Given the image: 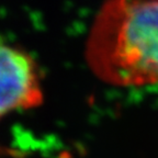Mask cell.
Instances as JSON below:
<instances>
[{
	"instance_id": "1",
	"label": "cell",
	"mask_w": 158,
	"mask_h": 158,
	"mask_svg": "<svg viewBox=\"0 0 158 158\" xmlns=\"http://www.w3.org/2000/svg\"><path fill=\"white\" fill-rule=\"evenodd\" d=\"M86 56L97 77L110 85L158 84V0H106Z\"/></svg>"
},
{
	"instance_id": "3",
	"label": "cell",
	"mask_w": 158,
	"mask_h": 158,
	"mask_svg": "<svg viewBox=\"0 0 158 158\" xmlns=\"http://www.w3.org/2000/svg\"><path fill=\"white\" fill-rule=\"evenodd\" d=\"M3 153H6V151H3V149H1V148H0V154H3Z\"/></svg>"
},
{
	"instance_id": "2",
	"label": "cell",
	"mask_w": 158,
	"mask_h": 158,
	"mask_svg": "<svg viewBox=\"0 0 158 158\" xmlns=\"http://www.w3.org/2000/svg\"><path fill=\"white\" fill-rule=\"evenodd\" d=\"M42 102L34 59L22 49L0 42V118L15 110L39 106Z\"/></svg>"
}]
</instances>
